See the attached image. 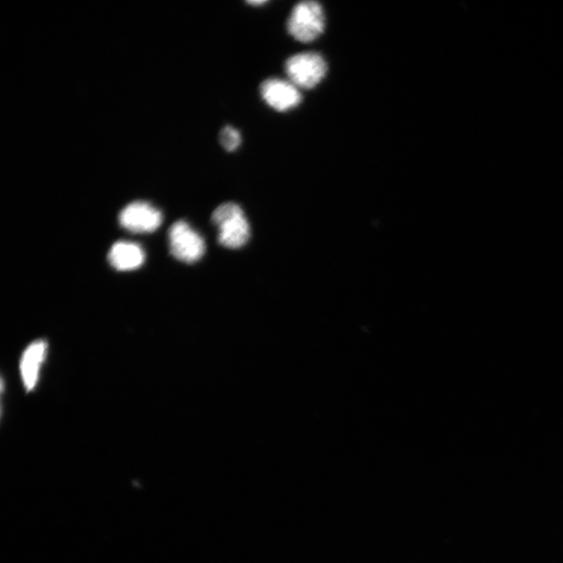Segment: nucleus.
<instances>
[{"label": "nucleus", "mask_w": 563, "mask_h": 563, "mask_svg": "<svg viewBox=\"0 0 563 563\" xmlns=\"http://www.w3.org/2000/svg\"><path fill=\"white\" fill-rule=\"evenodd\" d=\"M326 26L323 7L316 2H303L293 8L288 19L289 34L300 42H312L320 37Z\"/></svg>", "instance_id": "nucleus-2"}, {"label": "nucleus", "mask_w": 563, "mask_h": 563, "mask_svg": "<svg viewBox=\"0 0 563 563\" xmlns=\"http://www.w3.org/2000/svg\"><path fill=\"white\" fill-rule=\"evenodd\" d=\"M144 260V251L134 242H116L109 253L111 265L120 272L134 271L144 263Z\"/></svg>", "instance_id": "nucleus-8"}, {"label": "nucleus", "mask_w": 563, "mask_h": 563, "mask_svg": "<svg viewBox=\"0 0 563 563\" xmlns=\"http://www.w3.org/2000/svg\"><path fill=\"white\" fill-rule=\"evenodd\" d=\"M47 344L43 340L35 341L24 351L20 361V373L24 387L33 390L38 382L40 366L45 360Z\"/></svg>", "instance_id": "nucleus-7"}, {"label": "nucleus", "mask_w": 563, "mask_h": 563, "mask_svg": "<svg viewBox=\"0 0 563 563\" xmlns=\"http://www.w3.org/2000/svg\"><path fill=\"white\" fill-rule=\"evenodd\" d=\"M287 76L298 88L311 89L327 75L325 59L316 53H303L289 58L285 64Z\"/></svg>", "instance_id": "nucleus-3"}, {"label": "nucleus", "mask_w": 563, "mask_h": 563, "mask_svg": "<svg viewBox=\"0 0 563 563\" xmlns=\"http://www.w3.org/2000/svg\"><path fill=\"white\" fill-rule=\"evenodd\" d=\"M212 222L219 228V243L228 249H240L250 240V224L237 204L220 205L212 214Z\"/></svg>", "instance_id": "nucleus-1"}, {"label": "nucleus", "mask_w": 563, "mask_h": 563, "mask_svg": "<svg viewBox=\"0 0 563 563\" xmlns=\"http://www.w3.org/2000/svg\"><path fill=\"white\" fill-rule=\"evenodd\" d=\"M168 238L171 255L182 262L189 264L197 262L206 252V244L202 236L191 229L184 220L170 227Z\"/></svg>", "instance_id": "nucleus-4"}, {"label": "nucleus", "mask_w": 563, "mask_h": 563, "mask_svg": "<svg viewBox=\"0 0 563 563\" xmlns=\"http://www.w3.org/2000/svg\"><path fill=\"white\" fill-rule=\"evenodd\" d=\"M219 141L228 152L236 151L241 143L240 133L232 128L226 127L219 134Z\"/></svg>", "instance_id": "nucleus-9"}, {"label": "nucleus", "mask_w": 563, "mask_h": 563, "mask_svg": "<svg viewBox=\"0 0 563 563\" xmlns=\"http://www.w3.org/2000/svg\"><path fill=\"white\" fill-rule=\"evenodd\" d=\"M249 4L252 6H262L265 5L266 2H249Z\"/></svg>", "instance_id": "nucleus-10"}, {"label": "nucleus", "mask_w": 563, "mask_h": 563, "mask_svg": "<svg viewBox=\"0 0 563 563\" xmlns=\"http://www.w3.org/2000/svg\"><path fill=\"white\" fill-rule=\"evenodd\" d=\"M260 92L265 103L280 112L297 108L302 102L299 88L290 81L266 80L262 83Z\"/></svg>", "instance_id": "nucleus-6"}, {"label": "nucleus", "mask_w": 563, "mask_h": 563, "mask_svg": "<svg viewBox=\"0 0 563 563\" xmlns=\"http://www.w3.org/2000/svg\"><path fill=\"white\" fill-rule=\"evenodd\" d=\"M162 220L161 211L146 202L131 203L119 214L121 227L133 233L155 232Z\"/></svg>", "instance_id": "nucleus-5"}]
</instances>
